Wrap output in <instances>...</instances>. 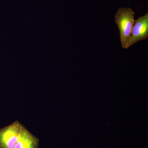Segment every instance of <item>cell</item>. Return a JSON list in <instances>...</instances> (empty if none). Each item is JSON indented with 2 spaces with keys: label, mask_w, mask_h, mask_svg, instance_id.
<instances>
[{
  "label": "cell",
  "mask_w": 148,
  "mask_h": 148,
  "mask_svg": "<svg viewBox=\"0 0 148 148\" xmlns=\"http://www.w3.org/2000/svg\"><path fill=\"white\" fill-rule=\"evenodd\" d=\"M39 143L18 121L0 128V148H39Z\"/></svg>",
  "instance_id": "6da1fadb"
},
{
  "label": "cell",
  "mask_w": 148,
  "mask_h": 148,
  "mask_svg": "<svg viewBox=\"0 0 148 148\" xmlns=\"http://www.w3.org/2000/svg\"><path fill=\"white\" fill-rule=\"evenodd\" d=\"M135 12L131 9L122 8L118 11L115 19L120 34L121 41L123 48L129 47L131 31L134 20Z\"/></svg>",
  "instance_id": "7a4b0ae2"
},
{
  "label": "cell",
  "mask_w": 148,
  "mask_h": 148,
  "mask_svg": "<svg viewBox=\"0 0 148 148\" xmlns=\"http://www.w3.org/2000/svg\"><path fill=\"white\" fill-rule=\"evenodd\" d=\"M131 31L129 47L148 37V13L139 17L135 21Z\"/></svg>",
  "instance_id": "3957f363"
}]
</instances>
